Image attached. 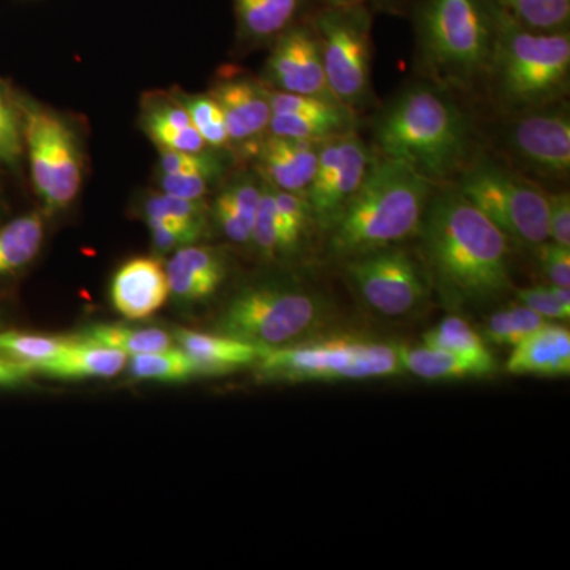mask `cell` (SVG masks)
<instances>
[{
  "instance_id": "1f68e13d",
  "label": "cell",
  "mask_w": 570,
  "mask_h": 570,
  "mask_svg": "<svg viewBox=\"0 0 570 570\" xmlns=\"http://www.w3.org/2000/svg\"><path fill=\"white\" fill-rule=\"evenodd\" d=\"M275 198L281 254L292 253L302 242L311 219H314L313 209L305 194L275 189Z\"/></svg>"
},
{
  "instance_id": "8992f818",
  "label": "cell",
  "mask_w": 570,
  "mask_h": 570,
  "mask_svg": "<svg viewBox=\"0 0 570 570\" xmlns=\"http://www.w3.org/2000/svg\"><path fill=\"white\" fill-rule=\"evenodd\" d=\"M258 371L269 381H366L404 373L400 347L343 336L265 348Z\"/></svg>"
},
{
  "instance_id": "bcb514c9",
  "label": "cell",
  "mask_w": 570,
  "mask_h": 570,
  "mask_svg": "<svg viewBox=\"0 0 570 570\" xmlns=\"http://www.w3.org/2000/svg\"><path fill=\"white\" fill-rule=\"evenodd\" d=\"M29 374L32 373L28 370V366L0 356V387H11V385L20 384Z\"/></svg>"
},
{
  "instance_id": "8fae6325",
  "label": "cell",
  "mask_w": 570,
  "mask_h": 570,
  "mask_svg": "<svg viewBox=\"0 0 570 570\" xmlns=\"http://www.w3.org/2000/svg\"><path fill=\"white\" fill-rule=\"evenodd\" d=\"M347 273L363 302L382 316H406L425 298L422 269L400 247H385L351 258Z\"/></svg>"
},
{
  "instance_id": "277c9868",
  "label": "cell",
  "mask_w": 570,
  "mask_h": 570,
  "mask_svg": "<svg viewBox=\"0 0 570 570\" xmlns=\"http://www.w3.org/2000/svg\"><path fill=\"white\" fill-rule=\"evenodd\" d=\"M415 29L425 69L442 86L471 88L489 77L498 39V0H422Z\"/></svg>"
},
{
  "instance_id": "f6af8a7d",
  "label": "cell",
  "mask_w": 570,
  "mask_h": 570,
  "mask_svg": "<svg viewBox=\"0 0 570 570\" xmlns=\"http://www.w3.org/2000/svg\"><path fill=\"white\" fill-rule=\"evenodd\" d=\"M214 217H216L220 230L232 242L239 243V245L253 242V224L247 223L242 216L228 209L227 206L216 202V205H214Z\"/></svg>"
},
{
  "instance_id": "603a6c76",
  "label": "cell",
  "mask_w": 570,
  "mask_h": 570,
  "mask_svg": "<svg viewBox=\"0 0 570 570\" xmlns=\"http://www.w3.org/2000/svg\"><path fill=\"white\" fill-rule=\"evenodd\" d=\"M355 111L346 105L313 115H273L269 134L296 140L322 141L355 132Z\"/></svg>"
},
{
  "instance_id": "d590c367",
  "label": "cell",
  "mask_w": 570,
  "mask_h": 570,
  "mask_svg": "<svg viewBox=\"0 0 570 570\" xmlns=\"http://www.w3.org/2000/svg\"><path fill=\"white\" fill-rule=\"evenodd\" d=\"M146 219L164 223L206 227V205L204 200L176 197L170 194L153 195L145 204Z\"/></svg>"
},
{
  "instance_id": "83f0119b",
  "label": "cell",
  "mask_w": 570,
  "mask_h": 570,
  "mask_svg": "<svg viewBox=\"0 0 570 570\" xmlns=\"http://www.w3.org/2000/svg\"><path fill=\"white\" fill-rule=\"evenodd\" d=\"M82 341L116 348L126 355L149 354L171 347V336L159 328H129V326H94L81 336Z\"/></svg>"
},
{
  "instance_id": "9c48e42d",
  "label": "cell",
  "mask_w": 570,
  "mask_h": 570,
  "mask_svg": "<svg viewBox=\"0 0 570 570\" xmlns=\"http://www.w3.org/2000/svg\"><path fill=\"white\" fill-rule=\"evenodd\" d=\"M330 92L351 110L365 107L371 96V28L366 6L324 3L313 18Z\"/></svg>"
},
{
  "instance_id": "5b68a950",
  "label": "cell",
  "mask_w": 570,
  "mask_h": 570,
  "mask_svg": "<svg viewBox=\"0 0 570 570\" xmlns=\"http://www.w3.org/2000/svg\"><path fill=\"white\" fill-rule=\"evenodd\" d=\"M570 33L524 28L498 3V39L489 77L499 105L527 112L560 100L568 91Z\"/></svg>"
},
{
  "instance_id": "e575fe53",
  "label": "cell",
  "mask_w": 570,
  "mask_h": 570,
  "mask_svg": "<svg viewBox=\"0 0 570 570\" xmlns=\"http://www.w3.org/2000/svg\"><path fill=\"white\" fill-rule=\"evenodd\" d=\"M24 154L21 105L0 81V164L18 167Z\"/></svg>"
},
{
  "instance_id": "2e32d148",
  "label": "cell",
  "mask_w": 570,
  "mask_h": 570,
  "mask_svg": "<svg viewBox=\"0 0 570 570\" xmlns=\"http://www.w3.org/2000/svg\"><path fill=\"white\" fill-rule=\"evenodd\" d=\"M212 96L223 110L230 142L249 146L264 137L273 116L269 89L245 77H230L217 82Z\"/></svg>"
},
{
  "instance_id": "7c38bea8",
  "label": "cell",
  "mask_w": 570,
  "mask_h": 570,
  "mask_svg": "<svg viewBox=\"0 0 570 570\" xmlns=\"http://www.w3.org/2000/svg\"><path fill=\"white\" fill-rule=\"evenodd\" d=\"M374 157L355 132L321 142L316 175L306 198L314 219L328 230L362 186Z\"/></svg>"
},
{
  "instance_id": "7dc6e473",
  "label": "cell",
  "mask_w": 570,
  "mask_h": 570,
  "mask_svg": "<svg viewBox=\"0 0 570 570\" xmlns=\"http://www.w3.org/2000/svg\"><path fill=\"white\" fill-rule=\"evenodd\" d=\"M404 2L406 0H324V3H328V6H366L371 10L400 9Z\"/></svg>"
},
{
  "instance_id": "74e56055",
  "label": "cell",
  "mask_w": 570,
  "mask_h": 570,
  "mask_svg": "<svg viewBox=\"0 0 570 570\" xmlns=\"http://www.w3.org/2000/svg\"><path fill=\"white\" fill-rule=\"evenodd\" d=\"M160 174H208L220 176L224 165L209 149L202 153L163 151Z\"/></svg>"
},
{
  "instance_id": "4dcf8cb0",
  "label": "cell",
  "mask_w": 570,
  "mask_h": 570,
  "mask_svg": "<svg viewBox=\"0 0 570 570\" xmlns=\"http://www.w3.org/2000/svg\"><path fill=\"white\" fill-rule=\"evenodd\" d=\"M549 322L528 306H510L489 318L485 336L499 346L515 347Z\"/></svg>"
},
{
  "instance_id": "ac0fdd59",
  "label": "cell",
  "mask_w": 570,
  "mask_h": 570,
  "mask_svg": "<svg viewBox=\"0 0 570 570\" xmlns=\"http://www.w3.org/2000/svg\"><path fill=\"white\" fill-rule=\"evenodd\" d=\"M165 273L170 294L193 303L212 296L224 283L227 269L223 255L216 250L189 245L176 249Z\"/></svg>"
},
{
  "instance_id": "cb8c5ba5",
  "label": "cell",
  "mask_w": 570,
  "mask_h": 570,
  "mask_svg": "<svg viewBox=\"0 0 570 570\" xmlns=\"http://www.w3.org/2000/svg\"><path fill=\"white\" fill-rule=\"evenodd\" d=\"M145 132L160 151L202 153L206 145L181 104H163L145 116Z\"/></svg>"
},
{
  "instance_id": "ba28073f",
  "label": "cell",
  "mask_w": 570,
  "mask_h": 570,
  "mask_svg": "<svg viewBox=\"0 0 570 570\" xmlns=\"http://www.w3.org/2000/svg\"><path fill=\"white\" fill-rule=\"evenodd\" d=\"M456 189L509 239L532 247L549 242L547 195L494 160L469 163Z\"/></svg>"
},
{
  "instance_id": "30bf717a",
  "label": "cell",
  "mask_w": 570,
  "mask_h": 570,
  "mask_svg": "<svg viewBox=\"0 0 570 570\" xmlns=\"http://www.w3.org/2000/svg\"><path fill=\"white\" fill-rule=\"evenodd\" d=\"M20 105L33 187L48 212H61L81 189L82 164L77 137L55 112L36 105Z\"/></svg>"
},
{
  "instance_id": "8d00e7d4",
  "label": "cell",
  "mask_w": 570,
  "mask_h": 570,
  "mask_svg": "<svg viewBox=\"0 0 570 570\" xmlns=\"http://www.w3.org/2000/svg\"><path fill=\"white\" fill-rule=\"evenodd\" d=\"M253 242L265 257L273 258L281 254L275 189L266 183L262 186L261 205L255 214Z\"/></svg>"
},
{
  "instance_id": "f546056e",
  "label": "cell",
  "mask_w": 570,
  "mask_h": 570,
  "mask_svg": "<svg viewBox=\"0 0 570 570\" xmlns=\"http://www.w3.org/2000/svg\"><path fill=\"white\" fill-rule=\"evenodd\" d=\"M513 20L534 31L569 29L570 0H498Z\"/></svg>"
},
{
  "instance_id": "9a60e30c",
  "label": "cell",
  "mask_w": 570,
  "mask_h": 570,
  "mask_svg": "<svg viewBox=\"0 0 570 570\" xmlns=\"http://www.w3.org/2000/svg\"><path fill=\"white\" fill-rule=\"evenodd\" d=\"M322 141L296 140L269 134L254 145L258 174L275 189L306 195L316 175Z\"/></svg>"
},
{
  "instance_id": "3957f363",
  "label": "cell",
  "mask_w": 570,
  "mask_h": 570,
  "mask_svg": "<svg viewBox=\"0 0 570 570\" xmlns=\"http://www.w3.org/2000/svg\"><path fill=\"white\" fill-rule=\"evenodd\" d=\"M434 183L406 164L374 157L362 186L328 228L330 250L355 258L420 232Z\"/></svg>"
},
{
  "instance_id": "52a82bcc",
  "label": "cell",
  "mask_w": 570,
  "mask_h": 570,
  "mask_svg": "<svg viewBox=\"0 0 570 570\" xmlns=\"http://www.w3.org/2000/svg\"><path fill=\"white\" fill-rule=\"evenodd\" d=\"M324 314V303L311 292L292 285H257L225 307L219 330L224 336L257 347H283L313 332Z\"/></svg>"
},
{
  "instance_id": "b9f144b4",
  "label": "cell",
  "mask_w": 570,
  "mask_h": 570,
  "mask_svg": "<svg viewBox=\"0 0 570 570\" xmlns=\"http://www.w3.org/2000/svg\"><path fill=\"white\" fill-rule=\"evenodd\" d=\"M517 295H519L521 305L530 307L547 321H569L570 307L562 305L551 285L549 287L521 288Z\"/></svg>"
},
{
  "instance_id": "f1b7e54d",
  "label": "cell",
  "mask_w": 570,
  "mask_h": 570,
  "mask_svg": "<svg viewBox=\"0 0 570 570\" xmlns=\"http://www.w3.org/2000/svg\"><path fill=\"white\" fill-rule=\"evenodd\" d=\"M129 371L134 377L159 382H181L198 374L189 355L175 347L130 356Z\"/></svg>"
},
{
  "instance_id": "836d02e7",
  "label": "cell",
  "mask_w": 570,
  "mask_h": 570,
  "mask_svg": "<svg viewBox=\"0 0 570 570\" xmlns=\"http://www.w3.org/2000/svg\"><path fill=\"white\" fill-rule=\"evenodd\" d=\"M179 104L186 108L190 121H193L195 129L202 135L209 149H223L230 145L223 110L213 99L212 94H208V96L183 97V99H179Z\"/></svg>"
},
{
  "instance_id": "5bb4252c",
  "label": "cell",
  "mask_w": 570,
  "mask_h": 570,
  "mask_svg": "<svg viewBox=\"0 0 570 570\" xmlns=\"http://www.w3.org/2000/svg\"><path fill=\"white\" fill-rule=\"evenodd\" d=\"M266 75L276 91L337 102L326 82L321 45L313 22L294 24L277 37L266 62Z\"/></svg>"
},
{
  "instance_id": "7bdbcfd3",
  "label": "cell",
  "mask_w": 570,
  "mask_h": 570,
  "mask_svg": "<svg viewBox=\"0 0 570 570\" xmlns=\"http://www.w3.org/2000/svg\"><path fill=\"white\" fill-rule=\"evenodd\" d=\"M539 247L540 266L551 285L570 287V247L546 242Z\"/></svg>"
},
{
  "instance_id": "f35d334b",
  "label": "cell",
  "mask_w": 570,
  "mask_h": 570,
  "mask_svg": "<svg viewBox=\"0 0 570 570\" xmlns=\"http://www.w3.org/2000/svg\"><path fill=\"white\" fill-rule=\"evenodd\" d=\"M262 186L249 178L238 179L225 187L223 194L217 197V204L227 206L228 209L242 216L247 223L253 224L258 205H261Z\"/></svg>"
},
{
  "instance_id": "7a4b0ae2",
  "label": "cell",
  "mask_w": 570,
  "mask_h": 570,
  "mask_svg": "<svg viewBox=\"0 0 570 570\" xmlns=\"http://www.w3.org/2000/svg\"><path fill=\"white\" fill-rule=\"evenodd\" d=\"M374 138L381 156L436 183L461 174L469 164L472 127L448 94L414 86L377 116Z\"/></svg>"
},
{
  "instance_id": "d4e9b609",
  "label": "cell",
  "mask_w": 570,
  "mask_h": 570,
  "mask_svg": "<svg viewBox=\"0 0 570 570\" xmlns=\"http://www.w3.org/2000/svg\"><path fill=\"white\" fill-rule=\"evenodd\" d=\"M404 371L426 381H450V379L490 376L493 370L464 356L450 354L442 348L400 347Z\"/></svg>"
},
{
  "instance_id": "d6a6232c",
  "label": "cell",
  "mask_w": 570,
  "mask_h": 570,
  "mask_svg": "<svg viewBox=\"0 0 570 570\" xmlns=\"http://www.w3.org/2000/svg\"><path fill=\"white\" fill-rule=\"evenodd\" d=\"M70 341L63 337L31 335V333L3 332L0 333V354L28 366L31 371L32 366L59 354L63 347L69 346Z\"/></svg>"
},
{
  "instance_id": "4fadbf2b",
  "label": "cell",
  "mask_w": 570,
  "mask_h": 570,
  "mask_svg": "<svg viewBox=\"0 0 570 570\" xmlns=\"http://www.w3.org/2000/svg\"><path fill=\"white\" fill-rule=\"evenodd\" d=\"M510 153L540 178L564 179L570 171V118L562 108L521 112L505 132Z\"/></svg>"
},
{
  "instance_id": "ab89813d",
  "label": "cell",
  "mask_w": 570,
  "mask_h": 570,
  "mask_svg": "<svg viewBox=\"0 0 570 570\" xmlns=\"http://www.w3.org/2000/svg\"><path fill=\"white\" fill-rule=\"evenodd\" d=\"M146 223L151 232L153 245L160 253L194 245L205 232L202 227L164 223V220L146 219Z\"/></svg>"
},
{
  "instance_id": "44dd1931",
  "label": "cell",
  "mask_w": 570,
  "mask_h": 570,
  "mask_svg": "<svg viewBox=\"0 0 570 570\" xmlns=\"http://www.w3.org/2000/svg\"><path fill=\"white\" fill-rule=\"evenodd\" d=\"M175 337L193 360L198 374H224L253 365L265 351L234 337L206 335L189 330H178Z\"/></svg>"
},
{
  "instance_id": "e0dca14e",
  "label": "cell",
  "mask_w": 570,
  "mask_h": 570,
  "mask_svg": "<svg viewBox=\"0 0 570 570\" xmlns=\"http://www.w3.org/2000/svg\"><path fill=\"white\" fill-rule=\"evenodd\" d=\"M170 295L167 273L149 257L132 258L116 272L111 281V303L130 321L153 316Z\"/></svg>"
},
{
  "instance_id": "ee69618b",
  "label": "cell",
  "mask_w": 570,
  "mask_h": 570,
  "mask_svg": "<svg viewBox=\"0 0 570 570\" xmlns=\"http://www.w3.org/2000/svg\"><path fill=\"white\" fill-rule=\"evenodd\" d=\"M549 205V242L570 247V195H547Z\"/></svg>"
},
{
  "instance_id": "4316f807",
  "label": "cell",
  "mask_w": 570,
  "mask_h": 570,
  "mask_svg": "<svg viewBox=\"0 0 570 570\" xmlns=\"http://www.w3.org/2000/svg\"><path fill=\"white\" fill-rule=\"evenodd\" d=\"M423 344L430 347L442 348L450 354L464 356V358L478 362L480 365L494 371V358L491 355L482 337L471 328L464 318L445 317L436 326L423 336Z\"/></svg>"
},
{
  "instance_id": "6da1fadb",
  "label": "cell",
  "mask_w": 570,
  "mask_h": 570,
  "mask_svg": "<svg viewBox=\"0 0 570 570\" xmlns=\"http://www.w3.org/2000/svg\"><path fill=\"white\" fill-rule=\"evenodd\" d=\"M431 277L449 303H483L510 288L509 238L456 187L433 194L422 227Z\"/></svg>"
},
{
  "instance_id": "7402d4cb",
  "label": "cell",
  "mask_w": 570,
  "mask_h": 570,
  "mask_svg": "<svg viewBox=\"0 0 570 570\" xmlns=\"http://www.w3.org/2000/svg\"><path fill=\"white\" fill-rule=\"evenodd\" d=\"M305 0H235L236 20L249 41L276 40L296 24Z\"/></svg>"
},
{
  "instance_id": "484cf974",
  "label": "cell",
  "mask_w": 570,
  "mask_h": 570,
  "mask_svg": "<svg viewBox=\"0 0 570 570\" xmlns=\"http://www.w3.org/2000/svg\"><path fill=\"white\" fill-rule=\"evenodd\" d=\"M43 217L24 214L0 227V277L14 275L31 264L43 243Z\"/></svg>"
},
{
  "instance_id": "d6986e66",
  "label": "cell",
  "mask_w": 570,
  "mask_h": 570,
  "mask_svg": "<svg viewBox=\"0 0 570 570\" xmlns=\"http://www.w3.org/2000/svg\"><path fill=\"white\" fill-rule=\"evenodd\" d=\"M505 370L515 376H569V330L550 322L543 325L515 346Z\"/></svg>"
},
{
  "instance_id": "ffe728a7",
  "label": "cell",
  "mask_w": 570,
  "mask_h": 570,
  "mask_svg": "<svg viewBox=\"0 0 570 570\" xmlns=\"http://www.w3.org/2000/svg\"><path fill=\"white\" fill-rule=\"evenodd\" d=\"M127 355L88 341H70L59 354L31 367V373L59 379H105L121 373Z\"/></svg>"
},
{
  "instance_id": "60d3db41",
  "label": "cell",
  "mask_w": 570,
  "mask_h": 570,
  "mask_svg": "<svg viewBox=\"0 0 570 570\" xmlns=\"http://www.w3.org/2000/svg\"><path fill=\"white\" fill-rule=\"evenodd\" d=\"M219 176L208 174H160L163 193L202 200Z\"/></svg>"
}]
</instances>
